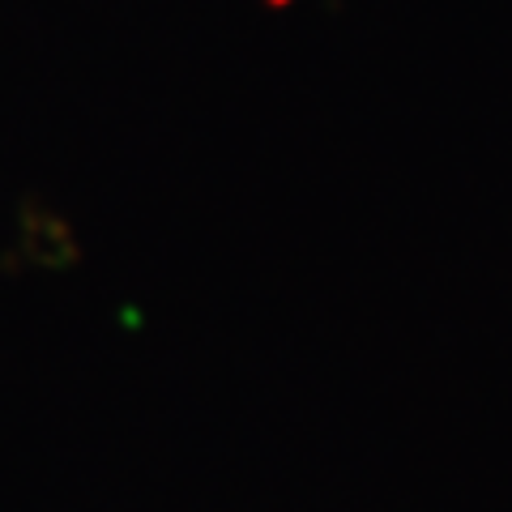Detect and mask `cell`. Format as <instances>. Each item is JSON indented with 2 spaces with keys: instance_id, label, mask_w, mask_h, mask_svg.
<instances>
[{
  "instance_id": "cell-2",
  "label": "cell",
  "mask_w": 512,
  "mask_h": 512,
  "mask_svg": "<svg viewBox=\"0 0 512 512\" xmlns=\"http://www.w3.org/2000/svg\"><path fill=\"white\" fill-rule=\"evenodd\" d=\"M265 5H286V0H265Z\"/></svg>"
},
{
  "instance_id": "cell-1",
  "label": "cell",
  "mask_w": 512,
  "mask_h": 512,
  "mask_svg": "<svg viewBox=\"0 0 512 512\" xmlns=\"http://www.w3.org/2000/svg\"><path fill=\"white\" fill-rule=\"evenodd\" d=\"M18 248L30 265L47 269V274L82 265V239H77L73 222L39 197H22L18 205Z\"/></svg>"
}]
</instances>
